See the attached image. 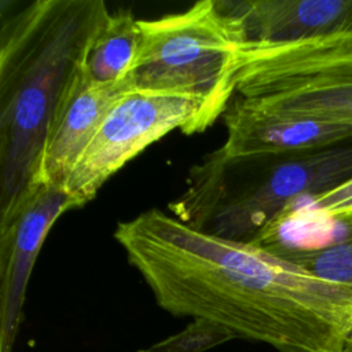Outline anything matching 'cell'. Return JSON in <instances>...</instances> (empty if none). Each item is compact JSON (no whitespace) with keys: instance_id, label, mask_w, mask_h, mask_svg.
<instances>
[{"instance_id":"obj_1","label":"cell","mask_w":352,"mask_h":352,"mask_svg":"<svg viewBox=\"0 0 352 352\" xmlns=\"http://www.w3.org/2000/svg\"><path fill=\"white\" fill-rule=\"evenodd\" d=\"M114 238L166 312L214 322L278 352H342L352 286L157 208L120 221Z\"/></svg>"},{"instance_id":"obj_2","label":"cell","mask_w":352,"mask_h":352,"mask_svg":"<svg viewBox=\"0 0 352 352\" xmlns=\"http://www.w3.org/2000/svg\"><path fill=\"white\" fill-rule=\"evenodd\" d=\"M110 11L102 0H36L1 21L0 217L37 182L52 121L87 77Z\"/></svg>"},{"instance_id":"obj_3","label":"cell","mask_w":352,"mask_h":352,"mask_svg":"<svg viewBox=\"0 0 352 352\" xmlns=\"http://www.w3.org/2000/svg\"><path fill=\"white\" fill-rule=\"evenodd\" d=\"M352 179V142L283 155L226 157L219 148L191 169L169 209L183 223L252 242L290 204Z\"/></svg>"},{"instance_id":"obj_4","label":"cell","mask_w":352,"mask_h":352,"mask_svg":"<svg viewBox=\"0 0 352 352\" xmlns=\"http://www.w3.org/2000/svg\"><path fill=\"white\" fill-rule=\"evenodd\" d=\"M231 88L270 111L352 125V34L242 43Z\"/></svg>"},{"instance_id":"obj_5","label":"cell","mask_w":352,"mask_h":352,"mask_svg":"<svg viewBox=\"0 0 352 352\" xmlns=\"http://www.w3.org/2000/svg\"><path fill=\"white\" fill-rule=\"evenodd\" d=\"M140 47L121 81L125 89L194 94L216 118L234 96L231 67L245 43L238 21L214 0L155 19H139Z\"/></svg>"},{"instance_id":"obj_6","label":"cell","mask_w":352,"mask_h":352,"mask_svg":"<svg viewBox=\"0 0 352 352\" xmlns=\"http://www.w3.org/2000/svg\"><path fill=\"white\" fill-rule=\"evenodd\" d=\"M214 122L208 102L194 94L126 89L109 107L63 188L78 208L128 161L173 129L202 132Z\"/></svg>"},{"instance_id":"obj_7","label":"cell","mask_w":352,"mask_h":352,"mask_svg":"<svg viewBox=\"0 0 352 352\" xmlns=\"http://www.w3.org/2000/svg\"><path fill=\"white\" fill-rule=\"evenodd\" d=\"M77 208L63 187L36 183L0 217V352L14 349L29 278L51 227Z\"/></svg>"},{"instance_id":"obj_8","label":"cell","mask_w":352,"mask_h":352,"mask_svg":"<svg viewBox=\"0 0 352 352\" xmlns=\"http://www.w3.org/2000/svg\"><path fill=\"white\" fill-rule=\"evenodd\" d=\"M226 157L283 155L352 142V125L323 122L270 111L234 95L226 107Z\"/></svg>"},{"instance_id":"obj_9","label":"cell","mask_w":352,"mask_h":352,"mask_svg":"<svg viewBox=\"0 0 352 352\" xmlns=\"http://www.w3.org/2000/svg\"><path fill=\"white\" fill-rule=\"evenodd\" d=\"M239 23L245 43H287L352 34V0L220 1Z\"/></svg>"},{"instance_id":"obj_10","label":"cell","mask_w":352,"mask_h":352,"mask_svg":"<svg viewBox=\"0 0 352 352\" xmlns=\"http://www.w3.org/2000/svg\"><path fill=\"white\" fill-rule=\"evenodd\" d=\"M121 84H99L85 77L52 121L38 165L36 183L63 187L73 166L94 138Z\"/></svg>"},{"instance_id":"obj_11","label":"cell","mask_w":352,"mask_h":352,"mask_svg":"<svg viewBox=\"0 0 352 352\" xmlns=\"http://www.w3.org/2000/svg\"><path fill=\"white\" fill-rule=\"evenodd\" d=\"M140 37L139 19L132 12H110L88 54V80L99 84H121L135 62Z\"/></svg>"},{"instance_id":"obj_12","label":"cell","mask_w":352,"mask_h":352,"mask_svg":"<svg viewBox=\"0 0 352 352\" xmlns=\"http://www.w3.org/2000/svg\"><path fill=\"white\" fill-rule=\"evenodd\" d=\"M331 223L338 226L340 232L324 246L279 254L319 278L352 286V213Z\"/></svg>"},{"instance_id":"obj_13","label":"cell","mask_w":352,"mask_h":352,"mask_svg":"<svg viewBox=\"0 0 352 352\" xmlns=\"http://www.w3.org/2000/svg\"><path fill=\"white\" fill-rule=\"evenodd\" d=\"M352 213V179L314 195L290 204L280 216L300 221H333Z\"/></svg>"},{"instance_id":"obj_14","label":"cell","mask_w":352,"mask_h":352,"mask_svg":"<svg viewBox=\"0 0 352 352\" xmlns=\"http://www.w3.org/2000/svg\"><path fill=\"white\" fill-rule=\"evenodd\" d=\"M238 338L230 329L206 319H192L183 330L136 352H205Z\"/></svg>"},{"instance_id":"obj_15","label":"cell","mask_w":352,"mask_h":352,"mask_svg":"<svg viewBox=\"0 0 352 352\" xmlns=\"http://www.w3.org/2000/svg\"><path fill=\"white\" fill-rule=\"evenodd\" d=\"M342 352H352V327L349 329V331H348V334L345 337Z\"/></svg>"}]
</instances>
